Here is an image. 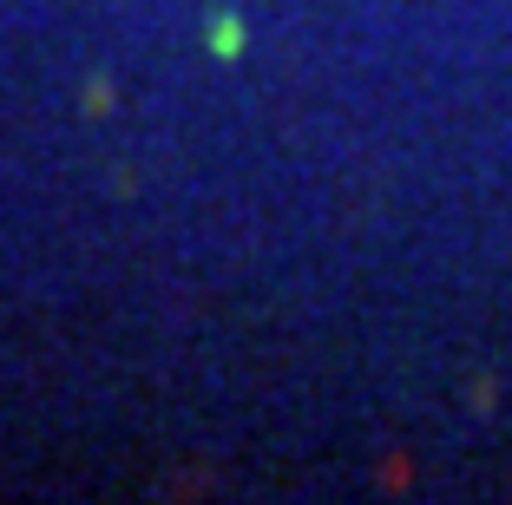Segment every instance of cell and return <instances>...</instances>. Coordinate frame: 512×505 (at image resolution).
<instances>
[{"instance_id": "6da1fadb", "label": "cell", "mask_w": 512, "mask_h": 505, "mask_svg": "<svg viewBox=\"0 0 512 505\" xmlns=\"http://www.w3.org/2000/svg\"><path fill=\"white\" fill-rule=\"evenodd\" d=\"M204 46H211V60H243V46H250V20L237 7H217L204 20Z\"/></svg>"}]
</instances>
